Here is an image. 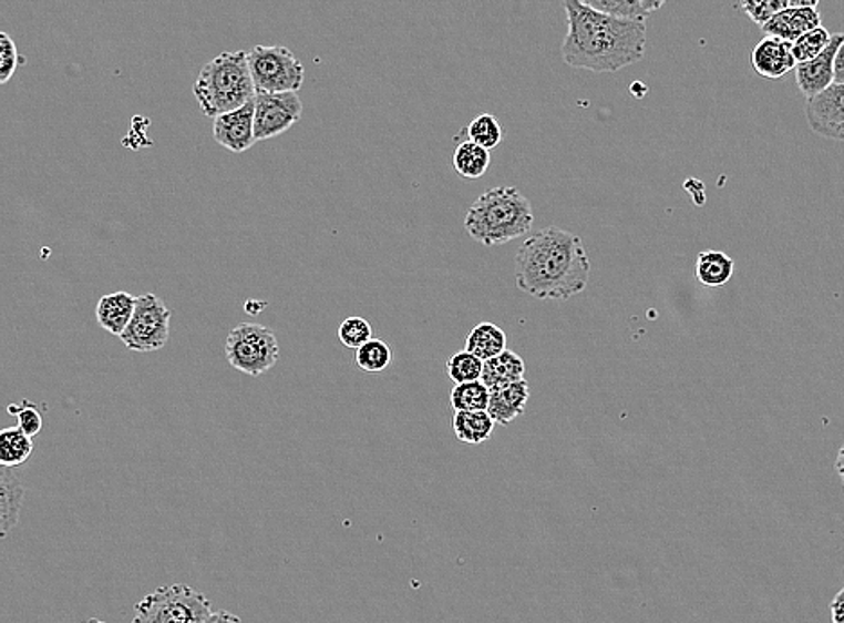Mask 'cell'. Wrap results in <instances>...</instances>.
<instances>
[{"instance_id": "6da1fadb", "label": "cell", "mask_w": 844, "mask_h": 623, "mask_svg": "<svg viewBox=\"0 0 844 623\" xmlns=\"http://www.w3.org/2000/svg\"><path fill=\"white\" fill-rule=\"evenodd\" d=\"M567 34L562 43V60L575 69L616 72L644 60L647 48L645 19H619L564 0Z\"/></svg>"}, {"instance_id": "7a4b0ae2", "label": "cell", "mask_w": 844, "mask_h": 623, "mask_svg": "<svg viewBox=\"0 0 844 623\" xmlns=\"http://www.w3.org/2000/svg\"><path fill=\"white\" fill-rule=\"evenodd\" d=\"M590 276V259L580 236L552 226L521 244L515 256L518 290L537 299L566 302L584 293Z\"/></svg>"}, {"instance_id": "3957f363", "label": "cell", "mask_w": 844, "mask_h": 623, "mask_svg": "<svg viewBox=\"0 0 844 623\" xmlns=\"http://www.w3.org/2000/svg\"><path fill=\"white\" fill-rule=\"evenodd\" d=\"M533 222L532 202L517 187L501 186L472 202L465 215V229L475 242L495 247L526 235Z\"/></svg>"}, {"instance_id": "277c9868", "label": "cell", "mask_w": 844, "mask_h": 623, "mask_svg": "<svg viewBox=\"0 0 844 623\" xmlns=\"http://www.w3.org/2000/svg\"><path fill=\"white\" fill-rule=\"evenodd\" d=\"M193 94L202 114L218 118L255 100L256 89L245 51L222 53L198 72Z\"/></svg>"}, {"instance_id": "5b68a950", "label": "cell", "mask_w": 844, "mask_h": 623, "mask_svg": "<svg viewBox=\"0 0 844 623\" xmlns=\"http://www.w3.org/2000/svg\"><path fill=\"white\" fill-rule=\"evenodd\" d=\"M212 602L189 585H161L135 605L132 623H206Z\"/></svg>"}, {"instance_id": "8992f818", "label": "cell", "mask_w": 844, "mask_h": 623, "mask_svg": "<svg viewBox=\"0 0 844 623\" xmlns=\"http://www.w3.org/2000/svg\"><path fill=\"white\" fill-rule=\"evenodd\" d=\"M226 357L241 374L259 377L278 365V337L267 326L241 323L227 336Z\"/></svg>"}, {"instance_id": "52a82bcc", "label": "cell", "mask_w": 844, "mask_h": 623, "mask_svg": "<svg viewBox=\"0 0 844 623\" xmlns=\"http://www.w3.org/2000/svg\"><path fill=\"white\" fill-rule=\"evenodd\" d=\"M256 94L298 92L305 82L301 60L287 48L256 45L247 51Z\"/></svg>"}, {"instance_id": "ba28073f", "label": "cell", "mask_w": 844, "mask_h": 623, "mask_svg": "<svg viewBox=\"0 0 844 623\" xmlns=\"http://www.w3.org/2000/svg\"><path fill=\"white\" fill-rule=\"evenodd\" d=\"M172 310L155 294H143L135 303L134 316L120 337L123 345L135 354L163 350L169 339Z\"/></svg>"}, {"instance_id": "9c48e42d", "label": "cell", "mask_w": 844, "mask_h": 623, "mask_svg": "<svg viewBox=\"0 0 844 623\" xmlns=\"http://www.w3.org/2000/svg\"><path fill=\"white\" fill-rule=\"evenodd\" d=\"M255 106L256 143L285 134L302 115V103L298 92L256 94Z\"/></svg>"}, {"instance_id": "30bf717a", "label": "cell", "mask_w": 844, "mask_h": 623, "mask_svg": "<svg viewBox=\"0 0 844 623\" xmlns=\"http://www.w3.org/2000/svg\"><path fill=\"white\" fill-rule=\"evenodd\" d=\"M806 121L825 140L844 141V83H834L806 100Z\"/></svg>"}, {"instance_id": "8fae6325", "label": "cell", "mask_w": 844, "mask_h": 623, "mask_svg": "<svg viewBox=\"0 0 844 623\" xmlns=\"http://www.w3.org/2000/svg\"><path fill=\"white\" fill-rule=\"evenodd\" d=\"M255 109V100H253L236 111L215 118L213 137L216 143L233 154L247 152L256 143Z\"/></svg>"}, {"instance_id": "7c38bea8", "label": "cell", "mask_w": 844, "mask_h": 623, "mask_svg": "<svg viewBox=\"0 0 844 623\" xmlns=\"http://www.w3.org/2000/svg\"><path fill=\"white\" fill-rule=\"evenodd\" d=\"M844 34H832L831 43L828 48L814 58L811 62L797 63L796 69V83L797 89L802 92L806 100L817 96L821 92L826 91L828 86L834 85V62L837 49L843 43Z\"/></svg>"}, {"instance_id": "4fadbf2b", "label": "cell", "mask_w": 844, "mask_h": 623, "mask_svg": "<svg viewBox=\"0 0 844 623\" xmlns=\"http://www.w3.org/2000/svg\"><path fill=\"white\" fill-rule=\"evenodd\" d=\"M751 63L754 71L768 80H780L797 65L792 54V43L776 37H765L754 45Z\"/></svg>"}, {"instance_id": "5bb4252c", "label": "cell", "mask_w": 844, "mask_h": 623, "mask_svg": "<svg viewBox=\"0 0 844 623\" xmlns=\"http://www.w3.org/2000/svg\"><path fill=\"white\" fill-rule=\"evenodd\" d=\"M820 25L821 13L816 8H788L765 22L762 31L765 37H776L792 43Z\"/></svg>"}, {"instance_id": "9a60e30c", "label": "cell", "mask_w": 844, "mask_h": 623, "mask_svg": "<svg viewBox=\"0 0 844 623\" xmlns=\"http://www.w3.org/2000/svg\"><path fill=\"white\" fill-rule=\"evenodd\" d=\"M529 400V386L526 380L503 386V388L490 389V417L494 418L495 423L508 426L515 418L521 417L526 411Z\"/></svg>"}, {"instance_id": "2e32d148", "label": "cell", "mask_w": 844, "mask_h": 623, "mask_svg": "<svg viewBox=\"0 0 844 623\" xmlns=\"http://www.w3.org/2000/svg\"><path fill=\"white\" fill-rule=\"evenodd\" d=\"M135 303L137 298L128 293L106 294L97 302V325L103 330L111 331L112 336H123L134 316Z\"/></svg>"}, {"instance_id": "e0dca14e", "label": "cell", "mask_w": 844, "mask_h": 623, "mask_svg": "<svg viewBox=\"0 0 844 623\" xmlns=\"http://www.w3.org/2000/svg\"><path fill=\"white\" fill-rule=\"evenodd\" d=\"M22 501H24V487L10 467H2V472H0V532L4 538L19 523Z\"/></svg>"}, {"instance_id": "ac0fdd59", "label": "cell", "mask_w": 844, "mask_h": 623, "mask_svg": "<svg viewBox=\"0 0 844 623\" xmlns=\"http://www.w3.org/2000/svg\"><path fill=\"white\" fill-rule=\"evenodd\" d=\"M524 371H526V365H524L523 357L515 351L504 350L494 359L485 360L481 380L490 389L503 388V386L524 380Z\"/></svg>"}, {"instance_id": "d6986e66", "label": "cell", "mask_w": 844, "mask_h": 623, "mask_svg": "<svg viewBox=\"0 0 844 623\" xmlns=\"http://www.w3.org/2000/svg\"><path fill=\"white\" fill-rule=\"evenodd\" d=\"M733 258L720 251H702L697 256L696 278L704 287H724L733 278Z\"/></svg>"}, {"instance_id": "ffe728a7", "label": "cell", "mask_w": 844, "mask_h": 623, "mask_svg": "<svg viewBox=\"0 0 844 623\" xmlns=\"http://www.w3.org/2000/svg\"><path fill=\"white\" fill-rule=\"evenodd\" d=\"M494 427L495 420L488 411H457L452 422L457 440L469 446L485 443L494 435Z\"/></svg>"}, {"instance_id": "44dd1931", "label": "cell", "mask_w": 844, "mask_h": 623, "mask_svg": "<svg viewBox=\"0 0 844 623\" xmlns=\"http://www.w3.org/2000/svg\"><path fill=\"white\" fill-rule=\"evenodd\" d=\"M466 350L483 362L494 359L506 350V334L494 323H480L466 337Z\"/></svg>"}, {"instance_id": "7402d4cb", "label": "cell", "mask_w": 844, "mask_h": 623, "mask_svg": "<svg viewBox=\"0 0 844 623\" xmlns=\"http://www.w3.org/2000/svg\"><path fill=\"white\" fill-rule=\"evenodd\" d=\"M33 455V440L20 427H6L0 432V466H24Z\"/></svg>"}, {"instance_id": "603a6c76", "label": "cell", "mask_w": 844, "mask_h": 623, "mask_svg": "<svg viewBox=\"0 0 844 623\" xmlns=\"http://www.w3.org/2000/svg\"><path fill=\"white\" fill-rule=\"evenodd\" d=\"M490 150L483 149L472 141H463L457 144L452 155V166L461 177L480 178L490 168Z\"/></svg>"}, {"instance_id": "cb8c5ba5", "label": "cell", "mask_w": 844, "mask_h": 623, "mask_svg": "<svg viewBox=\"0 0 844 623\" xmlns=\"http://www.w3.org/2000/svg\"><path fill=\"white\" fill-rule=\"evenodd\" d=\"M490 388L483 380L456 384L451 391V408L454 411H488Z\"/></svg>"}, {"instance_id": "d4e9b609", "label": "cell", "mask_w": 844, "mask_h": 623, "mask_svg": "<svg viewBox=\"0 0 844 623\" xmlns=\"http://www.w3.org/2000/svg\"><path fill=\"white\" fill-rule=\"evenodd\" d=\"M393 362V350L382 339H371L360 346L356 354V365L366 374H382Z\"/></svg>"}, {"instance_id": "484cf974", "label": "cell", "mask_w": 844, "mask_h": 623, "mask_svg": "<svg viewBox=\"0 0 844 623\" xmlns=\"http://www.w3.org/2000/svg\"><path fill=\"white\" fill-rule=\"evenodd\" d=\"M466 137L483 149L494 150L503 141V129L495 115L481 114L466 126Z\"/></svg>"}, {"instance_id": "4316f807", "label": "cell", "mask_w": 844, "mask_h": 623, "mask_svg": "<svg viewBox=\"0 0 844 623\" xmlns=\"http://www.w3.org/2000/svg\"><path fill=\"white\" fill-rule=\"evenodd\" d=\"M485 362L469 350L457 351L446 360V375L452 382L466 384L481 380Z\"/></svg>"}, {"instance_id": "83f0119b", "label": "cell", "mask_w": 844, "mask_h": 623, "mask_svg": "<svg viewBox=\"0 0 844 623\" xmlns=\"http://www.w3.org/2000/svg\"><path fill=\"white\" fill-rule=\"evenodd\" d=\"M831 40L832 34L823 25H820V28L802 34L796 42H792V54L796 58L797 63L811 62L828 48Z\"/></svg>"}, {"instance_id": "f1b7e54d", "label": "cell", "mask_w": 844, "mask_h": 623, "mask_svg": "<svg viewBox=\"0 0 844 623\" xmlns=\"http://www.w3.org/2000/svg\"><path fill=\"white\" fill-rule=\"evenodd\" d=\"M581 4L600 13L613 14L619 19L641 20L647 17L639 0H580Z\"/></svg>"}, {"instance_id": "f546056e", "label": "cell", "mask_w": 844, "mask_h": 623, "mask_svg": "<svg viewBox=\"0 0 844 623\" xmlns=\"http://www.w3.org/2000/svg\"><path fill=\"white\" fill-rule=\"evenodd\" d=\"M371 339H373V328L364 317H348L339 326V340L346 348L359 350L360 346H364Z\"/></svg>"}, {"instance_id": "4dcf8cb0", "label": "cell", "mask_w": 844, "mask_h": 623, "mask_svg": "<svg viewBox=\"0 0 844 623\" xmlns=\"http://www.w3.org/2000/svg\"><path fill=\"white\" fill-rule=\"evenodd\" d=\"M8 412L11 417L19 418V427L25 435L33 438L42 431L43 417L42 408L37 404L29 402L28 398L20 404H11L8 406Z\"/></svg>"}, {"instance_id": "1f68e13d", "label": "cell", "mask_w": 844, "mask_h": 623, "mask_svg": "<svg viewBox=\"0 0 844 623\" xmlns=\"http://www.w3.org/2000/svg\"><path fill=\"white\" fill-rule=\"evenodd\" d=\"M740 8L753 20L754 24L762 28L765 22L773 19L774 14L788 10V0H740Z\"/></svg>"}, {"instance_id": "d6a6232c", "label": "cell", "mask_w": 844, "mask_h": 623, "mask_svg": "<svg viewBox=\"0 0 844 623\" xmlns=\"http://www.w3.org/2000/svg\"><path fill=\"white\" fill-rule=\"evenodd\" d=\"M19 65V53H17V45L13 40L10 39V34H0V83L10 82V78L13 76Z\"/></svg>"}, {"instance_id": "836d02e7", "label": "cell", "mask_w": 844, "mask_h": 623, "mask_svg": "<svg viewBox=\"0 0 844 623\" xmlns=\"http://www.w3.org/2000/svg\"><path fill=\"white\" fill-rule=\"evenodd\" d=\"M832 623H844V585L831 604Z\"/></svg>"}, {"instance_id": "e575fe53", "label": "cell", "mask_w": 844, "mask_h": 623, "mask_svg": "<svg viewBox=\"0 0 844 623\" xmlns=\"http://www.w3.org/2000/svg\"><path fill=\"white\" fill-rule=\"evenodd\" d=\"M834 69V83H844V40L835 54Z\"/></svg>"}, {"instance_id": "d590c367", "label": "cell", "mask_w": 844, "mask_h": 623, "mask_svg": "<svg viewBox=\"0 0 844 623\" xmlns=\"http://www.w3.org/2000/svg\"><path fill=\"white\" fill-rule=\"evenodd\" d=\"M206 623H244L236 614L229 613V611H216L212 613V616L207 619Z\"/></svg>"}, {"instance_id": "8d00e7d4", "label": "cell", "mask_w": 844, "mask_h": 623, "mask_svg": "<svg viewBox=\"0 0 844 623\" xmlns=\"http://www.w3.org/2000/svg\"><path fill=\"white\" fill-rule=\"evenodd\" d=\"M645 13H653V11L661 10L662 6L667 4V0H639Z\"/></svg>"}, {"instance_id": "74e56055", "label": "cell", "mask_w": 844, "mask_h": 623, "mask_svg": "<svg viewBox=\"0 0 844 623\" xmlns=\"http://www.w3.org/2000/svg\"><path fill=\"white\" fill-rule=\"evenodd\" d=\"M789 8H817L821 0H788Z\"/></svg>"}, {"instance_id": "f35d334b", "label": "cell", "mask_w": 844, "mask_h": 623, "mask_svg": "<svg viewBox=\"0 0 844 623\" xmlns=\"http://www.w3.org/2000/svg\"><path fill=\"white\" fill-rule=\"evenodd\" d=\"M835 470H837V474H840L841 481H843L844 484V443L843 447H841L840 452H837V460H835Z\"/></svg>"}, {"instance_id": "ab89813d", "label": "cell", "mask_w": 844, "mask_h": 623, "mask_svg": "<svg viewBox=\"0 0 844 623\" xmlns=\"http://www.w3.org/2000/svg\"><path fill=\"white\" fill-rule=\"evenodd\" d=\"M85 623H106V622H101V620L92 619V620H89V622H85Z\"/></svg>"}]
</instances>
